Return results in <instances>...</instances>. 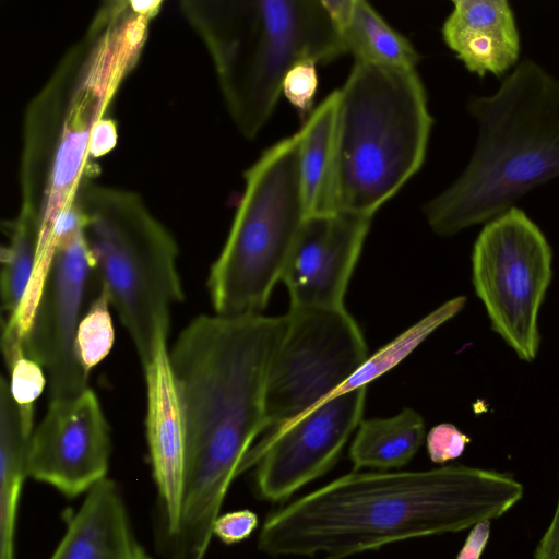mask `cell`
Segmentation results:
<instances>
[{
  "label": "cell",
  "instance_id": "6",
  "mask_svg": "<svg viewBox=\"0 0 559 559\" xmlns=\"http://www.w3.org/2000/svg\"><path fill=\"white\" fill-rule=\"evenodd\" d=\"M337 111V213L373 217L424 164L433 119L416 69L354 62Z\"/></svg>",
  "mask_w": 559,
  "mask_h": 559
},
{
  "label": "cell",
  "instance_id": "12",
  "mask_svg": "<svg viewBox=\"0 0 559 559\" xmlns=\"http://www.w3.org/2000/svg\"><path fill=\"white\" fill-rule=\"evenodd\" d=\"M92 274L93 262L81 224L58 236L38 306L22 342L25 356L46 373L50 400L74 396L88 388V373L78 358L75 337Z\"/></svg>",
  "mask_w": 559,
  "mask_h": 559
},
{
  "label": "cell",
  "instance_id": "27",
  "mask_svg": "<svg viewBox=\"0 0 559 559\" xmlns=\"http://www.w3.org/2000/svg\"><path fill=\"white\" fill-rule=\"evenodd\" d=\"M426 441L430 460L442 464L459 457L471 439L453 424L443 423L430 429Z\"/></svg>",
  "mask_w": 559,
  "mask_h": 559
},
{
  "label": "cell",
  "instance_id": "19",
  "mask_svg": "<svg viewBox=\"0 0 559 559\" xmlns=\"http://www.w3.org/2000/svg\"><path fill=\"white\" fill-rule=\"evenodd\" d=\"M340 92L317 106L300 133V176L308 217L337 213V111Z\"/></svg>",
  "mask_w": 559,
  "mask_h": 559
},
{
  "label": "cell",
  "instance_id": "15",
  "mask_svg": "<svg viewBox=\"0 0 559 559\" xmlns=\"http://www.w3.org/2000/svg\"><path fill=\"white\" fill-rule=\"evenodd\" d=\"M167 337L156 342L143 367L146 385V438L157 488L159 547L176 534L181 515L186 429Z\"/></svg>",
  "mask_w": 559,
  "mask_h": 559
},
{
  "label": "cell",
  "instance_id": "10",
  "mask_svg": "<svg viewBox=\"0 0 559 559\" xmlns=\"http://www.w3.org/2000/svg\"><path fill=\"white\" fill-rule=\"evenodd\" d=\"M286 318L267 378L264 433L334 395L369 357L364 335L345 307L289 308Z\"/></svg>",
  "mask_w": 559,
  "mask_h": 559
},
{
  "label": "cell",
  "instance_id": "30",
  "mask_svg": "<svg viewBox=\"0 0 559 559\" xmlns=\"http://www.w3.org/2000/svg\"><path fill=\"white\" fill-rule=\"evenodd\" d=\"M490 535V521H483L472 527L456 559H480Z\"/></svg>",
  "mask_w": 559,
  "mask_h": 559
},
{
  "label": "cell",
  "instance_id": "25",
  "mask_svg": "<svg viewBox=\"0 0 559 559\" xmlns=\"http://www.w3.org/2000/svg\"><path fill=\"white\" fill-rule=\"evenodd\" d=\"M10 391L21 406H34L47 381L43 367L20 352L8 365Z\"/></svg>",
  "mask_w": 559,
  "mask_h": 559
},
{
  "label": "cell",
  "instance_id": "17",
  "mask_svg": "<svg viewBox=\"0 0 559 559\" xmlns=\"http://www.w3.org/2000/svg\"><path fill=\"white\" fill-rule=\"evenodd\" d=\"M50 559H153L138 540L122 495L105 478L69 516Z\"/></svg>",
  "mask_w": 559,
  "mask_h": 559
},
{
  "label": "cell",
  "instance_id": "16",
  "mask_svg": "<svg viewBox=\"0 0 559 559\" xmlns=\"http://www.w3.org/2000/svg\"><path fill=\"white\" fill-rule=\"evenodd\" d=\"M442 38L467 71L500 76L518 64L520 34L506 0H455Z\"/></svg>",
  "mask_w": 559,
  "mask_h": 559
},
{
  "label": "cell",
  "instance_id": "13",
  "mask_svg": "<svg viewBox=\"0 0 559 559\" xmlns=\"http://www.w3.org/2000/svg\"><path fill=\"white\" fill-rule=\"evenodd\" d=\"M110 450L108 423L96 393L87 388L49 401L29 441L27 474L74 498L107 478Z\"/></svg>",
  "mask_w": 559,
  "mask_h": 559
},
{
  "label": "cell",
  "instance_id": "2",
  "mask_svg": "<svg viewBox=\"0 0 559 559\" xmlns=\"http://www.w3.org/2000/svg\"><path fill=\"white\" fill-rule=\"evenodd\" d=\"M522 496L512 476L465 465L355 471L270 514L258 548L274 557L345 559L473 527L501 516Z\"/></svg>",
  "mask_w": 559,
  "mask_h": 559
},
{
  "label": "cell",
  "instance_id": "14",
  "mask_svg": "<svg viewBox=\"0 0 559 559\" xmlns=\"http://www.w3.org/2000/svg\"><path fill=\"white\" fill-rule=\"evenodd\" d=\"M371 217L348 213L308 217L282 280L294 309L344 308Z\"/></svg>",
  "mask_w": 559,
  "mask_h": 559
},
{
  "label": "cell",
  "instance_id": "24",
  "mask_svg": "<svg viewBox=\"0 0 559 559\" xmlns=\"http://www.w3.org/2000/svg\"><path fill=\"white\" fill-rule=\"evenodd\" d=\"M109 306L108 294L100 287L76 331L78 358L87 373L108 356L114 346L115 330Z\"/></svg>",
  "mask_w": 559,
  "mask_h": 559
},
{
  "label": "cell",
  "instance_id": "26",
  "mask_svg": "<svg viewBox=\"0 0 559 559\" xmlns=\"http://www.w3.org/2000/svg\"><path fill=\"white\" fill-rule=\"evenodd\" d=\"M317 63L300 61L294 64L286 73L282 94L304 117L311 114L313 100L318 88Z\"/></svg>",
  "mask_w": 559,
  "mask_h": 559
},
{
  "label": "cell",
  "instance_id": "18",
  "mask_svg": "<svg viewBox=\"0 0 559 559\" xmlns=\"http://www.w3.org/2000/svg\"><path fill=\"white\" fill-rule=\"evenodd\" d=\"M34 406L19 405L2 377L0 385V559H15L19 502L27 474Z\"/></svg>",
  "mask_w": 559,
  "mask_h": 559
},
{
  "label": "cell",
  "instance_id": "20",
  "mask_svg": "<svg viewBox=\"0 0 559 559\" xmlns=\"http://www.w3.org/2000/svg\"><path fill=\"white\" fill-rule=\"evenodd\" d=\"M424 437L423 417L407 407L392 417L361 420L349 456L355 471L402 467L417 453Z\"/></svg>",
  "mask_w": 559,
  "mask_h": 559
},
{
  "label": "cell",
  "instance_id": "22",
  "mask_svg": "<svg viewBox=\"0 0 559 559\" xmlns=\"http://www.w3.org/2000/svg\"><path fill=\"white\" fill-rule=\"evenodd\" d=\"M8 243L2 247L1 298L8 317L20 307L29 284L38 250V227L31 215L19 211L7 223Z\"/></svg>",
  "mask_w": 559,
  "mask_h": 559
},
{
  "label": "cell",
  "instance_id": "7",
  "mask_svg": "<svg viewBox=\"0 0 559 559\" xmlns=\"http://www.w3.org/2000/svg\"><path fill=\"white\" fill-rule=\"evenodd\" d=\"M78 202L94 274L144 367L185 297L177 242L133 191L87 180Z\"/></svg>",
  "mask_w": 559,
  "mask_h": 559
},
{
  "label": "cell",
  "instance_id": "9",
  "mask_svg": "<svg viewBox=\"0 0 559 559\" xmlns=\"http://www.w3.org/2000/svg\"><path fill=\"white\" fill-rule=\"evenodd\" d=\"M552 277L544 233L516 206L487 222L472 251V282L490 328L516 356L538 353V314Z\"/></svg>",
  "mask_w": 559,
  "mask_h": 559
},
{
  "label": "cell",
  "instance_id": "23",
  "mask_svg": "<svg viewBox=\"0 0 559 559\" xmlns=\"http://www.w3.org/2000/svg\"><path fill=\"white\" fill-rule=\"evenodd\" d=\"M465 304V296H457L443 302L372 356H369L356 372L340 386L335 394L367 386L369 382L394 368L432 332L455 317Z\"/></svg>",
  "mask_w": 559,
  "mask_h": 559
},
{
  "label": "cell",
  "instance_id": "28",
  "mask_svg": "<svg viewBox=\"0 0 559 559\" xmlns=\"http://www.w3.org/2000/svg\"><path fill=\"white\" fill-rule=\"evenodd\" d=\"M258 515L251 510H239L219 515L213 534L227 545L247 539L258 527Z\"/></svg>",
  "mask_w": 559,
  "mask_h": 559
},
{
  "label": "cell",
  "instance_id": "11",
  "mask_svg": "<svg viewBox=\"0 0 559 559\" xmlns=\"http://www.w3.org/2000/svg\"><path fill=\"white\" fill-rule=\"evenodd\" d=\"M367 386L332 395L266 432L247 454L240 473L257 466L261 498L278 502L324 475L359 426Z\"/></svg>",
  "mask_w": 559,
  "mask_h": 559
},
{
  "label": "cell",
  "instance_id": "4",
  "mask_svg": "<svg viewBox=\"0 0 559 559\" xmlns=\"http://www.w3.org/2000/svg\"><path fill=\"white\" fill-rule=\"evenodd\" d=\"M474 152L424 213L439 236L489 222L532 189L559 177V79L524 59L490 95L472 96Z\"/></svg>",
  "mask_w": 559,
  "mask_h": 559
},
{
  "label": "cell",
  "instance_id": "31",
  "mask_svg": "<svg viewBox=\"0 0 559 559\" xmlns=\"http://www.w3.org/2000/svg\"><path fill=\"white\" fill-rule=\"evenodd\" d=\"M534 559H559V500L554 518L536 547Z\"/></svg>",
  "mask_w": 559,
  "mask_h": 559
},
{
  "label": "cell",
  "instance_id": "5",
  "mask_svg": "<svg viewBox=\"0 0 559 559\" xmlns=\"http://www.w3.org/2000/svg\"><path fill=\"white\" fill-rule=\"evenodd\" d=\"M180 10L207 49L233 122L249 140L272 116L294 64L346 53L322 0H185Z\"/></svg>",
  "mask_w": 559,
  "mask_h": 559
},
{
  "label": "cell",
  "instance_id": "21",
  "mask_svg": "<svg viewBox=\"0 0 559 559\" xmlns=\"http://www.w3.org/2000/svg\"><path fill=\"white\" fill-rule=\"evenodd\" d=\"M340 35L346 53L354 57V62L416 69L419 61L413 45L365 0H355L352 16Z\"/></svg>",
  "mask_w": 559,
  "mask_h": 559
},
{
  "label": "cell",
  "instance_id": "3",
  "mask_svg": "<svg viewBox=\"0 0 559 559\" xmlns=\"http://www.w3.org/2000/svg\"><path fill=\"white\" fill-rule=\"evenodd\" d=\"M160 5L159 0L103 3L26 106L20 211L38 227L39 264L53 258L57 221L88 180L93 132L138 64Z\"/></svg>",
  "mask_w": 559,
  "mask_h": 559
},
{
  "label": "cell",
  "instance_id": "1",
  "mask_svg": "<svg viewBox=\"0 0 559 559\" xmlns=\"http://www.w3.org/2000/svg\"><path fill=\"white\" fill-rule=\"evenodd\" d=\"M287 318L200 314L169 349L186 429L178 530L166 559H205L227 491L267 428L265 394Z\"/></svg>",
  "mask_w": 559,
  "mask_h": 559
},
{
  "label": "cell",
  "instance_id": "29",
  "mask_svg": "<svg viewBox=\"0 0 559 559\" xmlns=\"http://www.w3.org/2000/svg\"><path fill=\"white\" fill-rule=\"evenodd\" d=\"M117 143V127L112 119L106 117L93 132L90 154L92 159L99 158L110 152Z\"/></svg>",
  "mask_w": 559,
  "mask_h": 559
},
{
  "label": "cell",
  "instance_id": "8",
  "mask_svg": "<svg viewBox=\"0 0 559 559\" xmlns=\"http://www.w3.org/2000/svg\"><path fill=\"white\" fill-rule=\"evenodd\" d=\"M243 179L228 236L206 282L215 313L226 317L262 313L308 219L299 130L266 148Z\"/></svg>",
  "mask_w": 559,
  "mask_h": 559
}]
</instances>
